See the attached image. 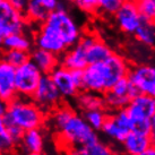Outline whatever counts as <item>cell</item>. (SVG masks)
Listing matches in <instances>:
<instances>
[{"label":"cell","instance_id":"obj_1","mask_svg":"<svg viewBox=\"0 0 155 155\" xmlns=\"http://www.w3.org/2000/svg\"><path fill=\"white\" fill-rule=\"evenodd\" d=\"M50 124L58 134L60 143L65 144L71 153L78 147L100 139L96 130L88 125L83 114H78L68 105H58L50 117Z\"/></svg>","mask_w":155,"mask_h":155},{"label":"cell","instance_id":"obj_2","mask_svg":"<svg viewBox=\"0 0 155 155\" xmlns=\"http://www.w3.org/2000/svg\"><path fill=\"white\" fill-rule=\"evenodd\" d=\"M130 67L127 58L116 52L105 60L90 64L83 69L82 91L104 94L118 81L129 75Z\"/></svg>","mask_w":155,"mask_h":155},{"label":"cell","instance_id":"obj_3","mask_svg":"<svg viewBox=\"0 0 155 155\" xmlns=\"http://www.w3.org/2000/svg\"><path fill=\"white\" fill-rule=\"evenodd\" d=\"M5 118L15 122L23 129L41 128L45 124V112L31 97L16 96L8 103V111Z\"/></svg>","mask_w":155,"mask_h":155},{"label":"cell","instance_id":"obj_4","mask_svg":"<svg viewBox=\"0 0 155 155\" xmlns=\"http://www.w3.org/2000/svg\"><path fill=\"white\" fill-rule=\"evenodd\" d=\"M130 121L131 131L150 134L152 130V117L155 112V97L139 93L125 108Z\"/></svg>","mask_w":155,"mask_h":155},{"label":"cell","instance_id":"obj_5","mask_svg":"<svg viewBox=\"0 0 155 155\" xmlns=\"http://www.w3.org/2000/svg\"><path fill=\"white\" fill-rule=\"evenodd\" d=\"M42 25L60 36L68 49L77 43L84 34L79 24L66 8L56 9L51 12L47 21L42 23Z\"/></svg>","mask_w":155,"mask_h":155},{"label":"cell","instance_id":"obj_6","mask_svg":"<svg viewBox=\"0 0 155 155\" xmlns=\"http://www.w3.org/2000/svg\"><path fill=\"white\" fill-rule=\"evenodd\" d=\"M99 35L95 33H84L77 43L70 47L67 51L60 56V65L65 66L70 70L85 69L88 66L87 51L88 48Z\"/></svg>","mask_w":155,"mask_h":155},{"label":"cell","instance_id":"obj_7","mask_svg":"<svg viewBox=\"0 0 155 155\" xmlns=\"http://www.w3.org/2000/svg\"><path fill=\"white\" fill-rule=\"evenodd\" d=\"M43 76V73L39 69L33 61H26L24 65L16 68V76H15V86L17 94L32 97L34 94L40 81Z\"/></svg>","mask_w":155,"mask_h":155},{"label":"cell","instance_id":"obj_8","mask_svg":"<svg viewBox=\"0 0 155 155\" xmlns=\"http://www.w3.org/2000/svg\"><path fill=\"white\" fill-rule=\"evenodd\" d=\"M31 99L47 113V112L54 110L59 105L62 96L53 82L51 75L43 74L39 86Z\"/></svg>","mask_w":155,"mask_h":155},{"label":"cell","instance_id":"obj_9","mask_svg":"<svg viewBox=\"0 0 155 155\" xmlns=\"http://www.w3.org/2000/svg\"><path fill=\"white\" fill-rule=\"evenodd\" d=\"M113 21L121 33L134 36L143 21V16L139 12L136 0H126L119 10L114 14Z\"/></svg>","mask_w":155,"mask_h":155},{"label":"cell","instance_id":"obj_10","mask_svg":"<svg viewBox=\"0 0 155 155\" xmlns=\"http://www.w3.org/2000/svg\"><path fill=\"white\" fill-rule=\"evenodd\" d=\"M25 15L14 8L7 0L0 4V34L7 36L14 33H24L26 28Z\"/></svg>","mask_w":155,"mask_h":155},{"label":"cell","instance_id":"obj_11","mask_svg":"<svg viewBox=\"0 0 155 155\" xmlns=\"http://www.w3.org/2000/svg\"><path fill=\"white\" fill-rule=\"evenodd\" d=\"M101 131L114 143L121 144L124 142L127 135L131 131L129 118L125 109H121L109 114Z\"/></svg>","mask_w":155,"mask_h":155},{"label":"cell","instance_id":"obj_12","mask_svg":"<svg viewBox=\"0 0 155 155\" xmlns=\"http://www.w3.org/2000/svg\"><path fill=\"white\" fill-rule=\"evenodd\" d=\"M129 78L139 93L155 97V65L137 64L130 67Z\"/></svg>","mask_w":155,"mask_h":155},{"label":"cell","instance_id":"obj_13","mask_svg":"<svg viewBox=\"0 0 155 155\" xmlns=\"http://www.w3.org/2000/svg\"><path fill=\"white\" fill-rule=\"evenodd\" d=\"M50 75L60 92L62 99H75L81 92V88L74 79L73 71L66 68L65 66H57Z\"/></svg>","mask_w":155,"mask_h":155},{"label":"cell","instance_id":"obj_14","mask_svg":"<svg viewBox=\"0 0 155 155\" xmlns=\"http://www.w3.org/2000/svg\"><path fill=\"white\" fill-rule=\"evenodd\" d=\"M34 44L36 48L51 51L59 57L68 50V47L66 45L60 36H58L54 32H52L42 24L40 25L39 32L35 34Z\"/></svg>","mask_w":155,"mask_h":155},{"label":"cell","instance_id":"obj_15","mask_svg":"<svg viewBox=\"0 0 155 155\" xmlns=\"http://www.w3.org/2000/svg\"><path fill=\"white\" fill-rule=\"evenodd\" d=\"M15 76L16 67L0 59V97L7 102H10L17 95Z\"/></svg>","mask_w":155,"mask_h":155},{"label":"cell","instance_id":"obj_16","mask_svg":"<svg viewBox=\"0 0 155 155\" xmlns=\"http://www.w3.org/2000/svg\"><path fill=\"white\" fill-rule=\"evenodd\" d=\"M45 137L44 131L41 128H33L26 130L22 137V140L18 144L22 153L28 155H40L44 152Z\"/></svg>","mask_w":155,"mask_h":155},{"label":"cell","instance_id":"obj_17","mask_svg":"<svg viewBox=\"0 0 155 155\" xmlns=\"http://www.w3.org/2000/svg\"><path fill=\"white\" fill-rule=\"evenodd\" d=\"M153 145L150 134H143L138 131H130L121 146L125 153L129 155H145L146 151Z\"/></svg>","mask_w":155,"mask_h":155},{"label":"cell","instance_id":"obj_18","mask_svg":"<svg viewBox=\"0 0 155 155\" xmlns=\"http://www.w3.org/2000/svg\"><path fill=\"white\" fill-rule=\"evenodd\" d=\"M31 60L43 74H51L57 66L60 65V57L41 48H35L31 51Z\"/></svg>","mask_w":155,"mask_h":155},{"label":"cell","instance_id":"obj_19","mask_svg":"<svg viewBox=\"0 0 155 155\" xmlns=\"http://www.w3.org/2000/svg\"><path fill=\"white\" fill-rule=\"evenodd\" d=\"M75 102L77 108L82 112L95 109H105L103 94L90 92V91H81L75 97Z\"/></svg>","mask_w":155,"mask_h":155},{"label":"cell","instance_id":"obj_20","mask_svg":"<svg viewBox=\"0 0 155 155\" xmlns=\"http://www.w3.org/2000/svg\"><path fill=\"white\" fill-rule=\"evenodd\" d=\"M134 38L136 40V42L140 45H144L146 48L155 47V23L147 21L145 18H143L142 23L139 24L138 28L136 30Z\"/></svg>","mask_w":155,"mask_h":155},{"label":"cell","instance_id":"obj_21","mask_svg":"<svg viewBox=\"0 0 155 155\" xmlns=\"http://www.w3.org/2000/svg\"><path fill=\"white\" fill-rule=\"evenodd\" d=\"M112 53H113V51H112L111 48L109 47L100 36H97L94 42L92 43V45L88 48V51H87L88 65L105 60Z\"/></svg>","mask_w":155,"mask_h":155},{"label":"cell","instance_id":"obj_22","mask_svg":"<svg viewBox=\"0 0 155 155\" xmlns=\"http://www.w3.org/2000/svg\"><path fill=\"white\" fill-rule=\"evenodd\" d=\"M50 12L45 8L41 0H30L25 10V17L27 22L42 24L49 17Z\"/></svg>","mask_w":155,"mask_h":155},{"label":"cell","instance_id":"obj_23","mask_svg":"<svg viewBox=\"0 0 155 155\" xmlns=\"http://www.w3.org/2000/svg\"><path fill=\"white\" fill-rule=\"evenodd\" d=\"M2 49L5 50L17 49L23 51H30L32 49V41L24 33H14L4 38Z\"/></svg>","mask_w":155,"mask_h":155},{"label":"cell","instance_id":"obj_24","mask_svg":"<svg viewBox=\"0 0 155 155\" xmlns=\"http://www.w3.org/2000/svg\"><path fill=\"white\" fill-rule=\"evenodd\" d=\"M111 147L108 144L101 142V140H96V142L90 143L85 146L78 147L73 152V154L77 155H109L112 154Z\"/></svg>","mask_w":155,"mask_h":155},{"label":"cell","instance_id":"obj_25","mask_svg":"<svg viewBox=\"0 0 155 155\" xmlns=\"http://www.w3.org/2000/svg\"><path fill=\"white\" fill-rule=\"evenodd\" d=\"M107 109H95V110H88L83 112V117L88 122V125L96 131H101L104 122L108 118Z\"/></svg>","mask_w":155,"mask_h":155},{"label":"cell","instance_id":"obj_26","mask_svg":"<svg viewBox=\"0 0 155 155\" xmlns=\"http://www.w3.org/2000/svg\"><path fill=\"white\" fill-rule=\"evenodd\" d=\"M1 59L7 61L8 64L13 65L14 67H19L24 65L26 61L31 59L30 51H23V50H17V49H12V50H5L1 54Z\"/></svg>","mask_w":155,"mask_h":155},{"label":"cell","instance_id":"obj_27","mask_svg":"<svg viewBox=\"0 0 155 155\" xmlns=\"http://www.w3.org/2000/svg\"><path fill=\"white\" fill-rule=\"evenodd\" d=\"M126 0H99L96 14L103 17L113 18Z\"/></svg>","mask_w":155,"mask_h":155},{"label":"cell","instance_id":"obj_28","mask_svg":"<svg viewBox=\"0 0 155 155\" xmlns=\"http://www.w3.org/2000/svg\"><path fill=\"white\" fill-rule=\"evenodd\" d=\"M16 144L9 134L6 124L2 118H0V154H8L14 152Z\"/></svg>","mask_w":155,"mask_h":155},{"label":"cell","instance_id":"obj_29","mask_svg":"<svg viewBox=\"0 0 155 155\" xmlns=\"http://www.w3.org/2000/svg\"><path fill=\"white\" fill-rule=\"evenodd\" d=\"M143 18L155 23V0H136Z\"/></svg>","mask_w":155,"mask_h":155},{"label":"cell","instance_id":"obj_30","mask_svg":"<svg viewBox=\"0 0 155 155\" xmlns=\"http://www.w3.org/2000/svg\"><path fill=\"white\" fill-rule=\"evenodd\" d=\"M2 119H4L5 124H6V127H7V129H8L12 138L14 139L15 144L18 146V144L22 140V137H23V135H24V133H25V130L23 129L22 127H19L18 125H16L15 122H13L12 120L5 118V117H2Z\"/></svg>","mask_w":155,"mask_h":155},{"label":"cell","instance_id":"obj_31","mask_svg":"<svg viewBox=\"0 0 155 155\" xmlns=\"http://www.w3.org/2000/svg\"><path fill=\"white\" fill-rule=\"evenodd\" d=\"M99 0H75L74 4L86 14H96Z\"/></svg>","mask_w":155,"mask_h":155},{"label":"cell","instance_id":"obj_32","mask_svg":"<svg viewBox=\"0 0 155 155\" xmlns=\"http://www.w3.org/2000/svg\"><path fill=\"white\" fill-rule=\"evenodd\" d=\"M9 4L13 6L14 8H16L18 12L25 15V10L27 8V5L30 2V0H7Z\"/></svg>","mask_w":155,"mask_h":155},{"label":"cell","instance_id":"obj_33","mask_svg":"<svg viewBox=\"0 0 155 155\" xmlns=\"http://www.w3.org/2000/svg\"><path fill=\"white\" fill-rule=\"evenodd\" d=\"M41 1L45 6V8L51 13V12L59 8V6H60L62 0H41Z\"/></svg>","mask_w":155,"mask_h":155},{"label":"cell","instance_id":"obj_34","mask_svg":"<svg viewBox=\"0 0 155 155\" xmlns=\"http://www.w3.org/2000/svg\"><path fill=\"white\" fill-rule=\"evenodd\" d=\"M8 103L9 102H7V101H5V100L0 97V118H2L8 111Z\"/></svg>","mask_w":155,"mask_h":155},{"label":"cell","instance_id":"obj_35","mask_svg":"<svg viewBox=\"0 0 155 155\" xmlns=\"http://www.w3.org/2000/svg\"><path fill=\"white\" fill-rule=\"evenodd\" d=\"M151 137L153 145H155V112L152 117V130H151Z\"/></svg>","mask_w":155,"mask_h":155},{"label":"cell","instance_id":"obj_36","mask_svg":"<svg viewBox=\"0 0 155 155\" xmlns=\"http://www.w3.org/2000/svg\"><path fill=\"white\" fill-rule=\"evenodd\" d=\"M145 155H155V145H152V146L146 151Z\"/></svg>","mask_w":155,"mask_h":155},{"label":"cell","instance_id":"obj_37","mask_svg":"<svg viewBox=\"0 0 155 155\" xmlns=\"http://www.w3.org/2000/svg\"><path fill=\"white\" fill-rule=\"evenodd\" d=\"M4 35H1L0 34V49H1V48H2V44H4Z\"/></svg>","mask_w":155,"mask_h":155},{"label":"cell","instance_id":"obj_38","mask_svg":"<svg viewBox=\"0 0 155 155\" xmlns=\"http://www.w3.org/2000/svg\"><path fill=\"white\" fill-rule=\"evenodd\" d=\"M66 1H68V2H75V0H66Z\"/></svg>","mask_w":155,"mask_h":155},{"label":"cell","instance_id":"obj_39","mask_svg":"<svg viewBox=\"0 0 155 155\" xmlns=\"http://www.w3.org/2000/svg\"><path fill=\"white\" fill-rule=\"evenodd\" d=\"M2 1H4V0H0V4H1V2H2Z\"/></svg>","mask_w":155,"mask_h":155}]
</instances>
